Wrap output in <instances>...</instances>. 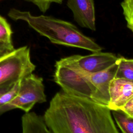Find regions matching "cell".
I'll return each mask as SVG.
<instances>
[{"label":"cell","instance_id":"obj_1","mask_svg":"<svg viewBox=\"0 0 133 133\" xmlns=\"http://www.w3.org/2000/svg\"><path fill=\"white\" fill-rule=\"evenodd\" d=\"M43 117L52 133H119L107 105L62 90L51 99Z\"/></svg>","mask_w":133,"mask_h":133},{"label":"cell","instance_id":"obj_9","mask_svg":"<svg viewBox=\"0 0 133 133\" xmlns=\"http://www.w3.org/2000/svg\"><path fill=\"white\" fill-rule=\"evenodd\" d=\"M117 64L116 62L108 68L96 73H89L91 83L98 90L100 102L108 107L109 102V88L111 81L115 78Z\"/></svg>","mask_w":133,"mask_h":133},{"label":"cell","instance_id":"obj_7","mask_svg":"<svg viewBox=\"0 0 133 133\" xmlns=\"http://www.w3.org/2000/svg\"><path fill=\"white\" fill-rule=\"evenodd\" d=\"M67 6L72 10L74 19L78 25L96 30L94 0H68Z\"/></svg>","mask_w":133,"mask_h":133},{"label":"cell","instance_id":"obj_12","mask_svg":"<svg viewBox=\"0 0 133 133\" xmlns=\"http://www.w3.org/2000/svg\"><path fill=\"white\" fill-rule=\"evenodd\" d=\"M112 114L123 133H133V117L120 110H112Z\"/></svg>","mask_w":133,"mask_h":133},{"label":"cell","instance_id":"obj_13","mask_svg":"<svg viewBox=\"0 0 133 133\" xmlns=\"http://www.w3.org/2000/svg\"><path fill=\"white\" fill-rule=\"evenodd\" d=\"M12 31L6 19L0 16V43L13 45Z\"/></svg>","mask_w":133,"mask_h":133},{"label":"cell","instance_id":"obj_11","mask_svg":"<svg viewBox=\"0 0 133 133\" xmlns=\"http://www.w3.org/2000/svg\"><path fill=\"white\" fill-rule=\"evenodd\" d=\"M115 78H123L133 82V59L118 57Z\"/></svg>","mask_w":133,"mask_h":133},{"label":"cell","instance_id":"obj_3","mask_svg":"<svg viewBox=\"0 0 133 133\" xmlns=\"http://www.w3.org/2000/svg\"><path fill=\"white\" fill-rule=\"evenodd\" d=\"M54 78L63 91L100 103L98 90L90 81L89 73L76 65L72 56L56 62Z\"/></svg>","mask_w":133,"mask_h":133},{"label":"cell","instance_id":"obj_4","mask_svg":"<svg viewBox=\"0 0 133 133\" xmlns=\"http://www.w3.org/2000/svg\"><path fill=\"white\" fill-rule=\"evenodd\" d=\"M46 101L43 78L31 73L20 81L17 95L9 103L0 107V115L15 109L29 112L35 104Z\"/></svg>","mask_w":133,"mask_h":133},{"label":"cell","instance_id":"obj_10","mask_svg":"<svg viewBox=\"0 0 133 133\" xmlns=\"http://www.w3.org/2000/svg\"><path fill=\"white\" fill-rule=\"evenodd\" d=\"M21 125L22 133H52L46 126L43 117L33 112L23 115Z\"/></svg>","mask_w":133,"mask_h":133},{"label":"cell","instance_id":"obj_2","mask_svg":"<svg viewBox=\"0 0 133 133\" xmlns=\"http://www.w3.org/2000/svg\"><path fill=\"white\" fill-rule=\"evenodd\" d=\"M8 15L14 20L26 22L31 28L54 44L82 48L93 52L101 51L102 49L71 22L50 16H33L29 11L15 8H11Z\"/></svg>","mask_w":133,"mask_h":133},{"label":"cell","instance_id":"obj_6","mask_svg":"<svg viewBox=\"0 0 133 133\" xmlns=\"http://www.w3.org/2000/svg\"><path fill=\"white\" fill-rule=\"evenodd\" d=\"M73 59L76 65L83 71L96 73L103 71L115 63L118 57L110 52H94L86 56L73 55Z\"/></svg>","mask_w":133,"mask_h":133},{"label":"cell","instance_id":"obj_18","mask_svg":"<svg viewBox=\"0 0 133 133\" xmlns=\"http://www.w3.org/2000/svg\"><path fill=\"white\" fill-rule=\"evenodd\" d=\"M15 49L13 45L0 43V57L12 51Z\"/></svg>","mask_w":133,"mask_h":133},{"label":"cell","instance_id":"obj_16","mask_svg":"<svg viewBox=\"0 0 133 133\" xmlns=\"http://www.w3.org/2000/svg\"><path fill=\"white\" fill-rule=\"evenodd\" d=\"M33 3L43 12H45L52 3L61 4L63 0H25Z\"/></svg>","mask_w":133,"mask_h":133},{"label":"cell","instance_id":"obj_14","mask_svg":"<svg viewBox=\"0 0 133 133\" xmlns=\"http://www.w3.org/2000/svg\"><path fill=\"white\" fill-rule=\"evenodd\" d=\"M127 26L133 32V0H124L121 4Z\"/></svg>","mask_w":133,"mask_h":133},{"label":"cell","instance_id":"obj_5","mask_svg":"<svg viewBox=\"0 0 133 133\" xmlns=\"http://www.w3.org/2000/svg\"><path fill=\"white\" fill-rule=\"evenodd\" d=\"M35 67L28 46L15 49L0 57V85L19 81L32 73Z\"/></svg>","mask_w":133,"mask_h":133},{"label":"cell","instance_id":"obj_15","mask_svg":"<svg viewBox=\"0 0 133 133\" xmlns=\"http://www.w3.org/2000/svg\"><path fill=\"white\" fill-rule=\"evenodd\" d=\"M19 82H17L11 89L0 96V107L9 103L16 97L19 87Z\"/></svg>","mask_w":133,"mask_h":133},{"label":"cell","instance_id":"obj_19","mask_svg":"<svg viewBox=\"0 0 133 133\" xmlns=\"http://www.w3.org/2000/svg\"><path fill=\"white\" fill-rule=\"evenodd\" d=\"M17 83V82H16ZM16 83L8 82L0 85V96L11 89Z\"/></svg>","mask_w":133,"mask_h":133},{"label":"cell","instance_id":"obj_17","mask_svg":"<svg viewBox=\"0 0 133 133\" xmlns=\"http://www.w3.org/2000/svg\"><path fill=\"white\" fill-rule=\"evenodd\" d=\"M118 110H120L130 117H133V96Z\"/></svg>","mask_w":133,"mask_h":133},{"label":"cell","instance_id":"obj_8","mask_svg":"<svg viewBox=\"0 0 133 133\" xmlns=\"http://www.w3.org/2000/svg\"><path fill=\"white\" fill-rule=\"evenodd\" d=\"M109 94L108 107L111 111L118 110L133 96V82L114 78L110 82Z\"/></svg>","mask_w":133,"mask_h":133}]
</instances>
